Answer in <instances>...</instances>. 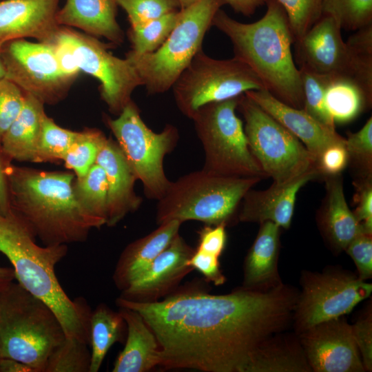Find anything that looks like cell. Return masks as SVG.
Wrapping results in <instances>:
<instances>
[{
	"label": "cell",
	"instance_id": "83f0119b",
	"mask_svg": "<svg viewBox=\"0 0 372 372\" xmlns=\"http://www.w3.org/2000/svg\"><path fill=\"white\" fill-rule=\"evenodd\" d=\"M126 335L127 325L118 311H114L103 303L92 311L89 326L90 372L99 371L111 347L116 342L123 343Z\"/></svg>",
	"mask_w": 372,
	"mask_h": 372
},
{
	"label": "cell",
	"instance_id": "74e56055",
	"mask_svg": "<svg viewBox=\"0 0 372 372\" xmlns=\"http://www.w3.org/2000/svg\"><path fill=\"white\" fill-rule=\"evenodd\" d=\"M87 344L66 337L49 357L44 372H90Z\"/></svg>",
	"mask_w": 372,
	"mask_h": 372
},
{
	"label": "cell",
	"instance_id": "db71d44e",
	"mask_svg": "<svg viewBox=\"0 0 372 372\" xmlns=\"http://www.w3.org/2000/svg\"><path fill=\"white\" fill-rule=\"evenodd\" d=\"M14 280L15 273L12 268L0 267V293Z\"/></svg>",
	"mask_w": 372,
	"mask_h": 372
},
{
	"label": "cell",
	"instance_id": "7402d4cb",
	"mask_svg": "<svg viewBox=\"0 0 372 372\" xmlns=\"http://www.w3.org/2000/svg\"><path fill=\"white\" fill-rule=\"evenodd\" d=\"M182 223L172 220L127 245L116 262L113 281L121 291L126 289L149 267L154 259L179 234Z\"/></svg>",
	"mask_w": 372,
	"mask_h": 372
},
{
	"label": "cell",
	"instance_id": "b9f144b4",
	"mask_svg": "<svg viewBox=\"0 0 372 372\" xmlns=\"http://www.w3.org/2000/svg\"><path fill=\"white\" fill-rule=\"evenodd\" d=\"M25 93L6 78L0 79V142L21 111Z\"/></svg>",
	"mask_w": 372,
	"mask_h": 372
},
{
	"label": "cell",
	"instance_id": "484cf974",
	"mask_svg": "<svg viewBox=\"0 0 372 372\" xmlns=\"http://www.w3.org/2000/svg\"><path fill=\"white\" fill-rule=\"evenodd\" d=\"M44 105L34 96L25 94L21 111L0 142L11 161L34 163L43 119L46 114Z\"/></svg>",
	"mask_w": 372,
	"mask_h": 372
},
{
	"label": "cell",
	"instance_id": "ac0fdd59",
	"mask_svg": "<svg viewBox=\"0 0 372 372\" xmlns=\"http://www.w3.org/2000/svg\"><path fill=\"white\" fill-rule=\"evenodd\" d=\"M59 1H0V50L9 41L25 38L52 43L60 27L56 21Z\"/></svg>",
	"mask_w": 372,
	"mask_h": 372
},
{
	"label": "cell",
	"instance_id": "8992f818",
	"mask_svg": "<svg viewBox=\"0 0 372 372\" xmlns=\"http://www.w3.org/2000/svg\"><path fill=\"white\" fill-rule=\"evenodd\" d=\"M261 180L218 176L203 169L187 174L171 181L158 200L156 223L198 220L208 225L227 226L238 220L242 198Z\"/></svg>",
	"mask_w": 372,
	"mask_h": 372
},
{
	"label": "cell",
	"instance_id": "bcb514c9",
	"mask_svg": "<svg viewBox=\"0 0 372 372\" xmlns=\"http://www.w3.org/2000/svg\"><path fill=\"white\" fill-rule=\"evenodd\" d=\"M348 165L345 144L335 145L326 149L318 162V169L322 178L340 174Z\"/></svg>",
	"mask_w": 372,
	"mask_h": 372
},
{
	"label": "cell",
	"instance_id": "7dc6e473",
	"mask_svg": "<svg viewBox=\"0 0 372 372\" xmlns=\"http://www.w3.org/2000/svg\"><path fill=\"white\" fill-rule=\"evenodd\" d=\"M357 347L365 370L372 369V323L371 315L351 325Z\"/></svg>",
	"mask_w": 372,
	"mask_h": 372
},
{
	"label": "cell",
	"instance_id": "ee69618b",
	"mask_svg": "<svg viewBox=\"0 0 372 372\" xmlns=\"http://www.w3.org/2000/svg\"><path fill=\"white\" fill-rule=\"evenodd\" d=\"M353 185L357 206L353 212L364 232L372 235V178L354 179Z\"/></svg>",
	"mask_w": 372,
	"mask_h": 372
},
{
	"label": "cell",
	"instance_id": "f5cc1de1",
	"mask_svg": "<svg viewBox=\"0 0 372 372\" xmlns=\"http://www.w3.org/2000/svg\"><path fill=\"white\" fill-rule=\"evenodd\" d=\"M0 372H34L30 366L13 358H0Z\"/></svg>",
	"mask_w": 372,
	"mask_h": 372
},
{
	"label": "cell",
	"instance_id": "e575fe53",
	"mask_svg": "<svg viewBox=\"0 0 372 372\" xmlns=\"http://www.w3.org/2000/svg\"><path fill=\"white\" fill-rule=\"evenodd\" d=\"M78 132L60 127L45 114L37 147L34 163L63 161Z\"/></svg>",
	"mask_w": 372,
	"mask_h": 372
},
{
	"label": "cell",
	"instance_id": "cb8c5ba5",
	"mask_svg": "<svg viewBox=\"0 0 372 372\" xmlns=\"http://www.w3.org/2000/svg\"><path fill=\"white\" fill-rule=\"evenodd\" d=\"M116 0H66L56 13L59 25L76 28L120 44L123 33L116 21Z\"/></svg>",
	"mask_w": 372,
	"mask_h": 372
},
{
	"label": "cell",
	"instance_id": "ba28073f",
	"mask_svg": "<svg viewBox=\"0 0 372 372\" xmlns=\"http://www.w3.org/2000/svg\"><path fill=\"white\" fill-rule=\"evenodd\" d=\"M239 96L207 103L191 118L205 153L203 169L223 176L267 178L252 154L242 121L236 114Z\"/></svg>",
	"mask_w": 372,
	"mask_h": 372
},
{
	"label": "cell",
	"instance_id": "f1b7e54d",
	"mask_svg": "<svg viewBox=\"0 0 372 372\" xmlns=\"http://www.w3.org/2000/svg\"><path fill=\"white\" fill-rule=\"evenodd\" d=\"M303 349L274 341L266 340L254 354L248 372L310 371Z\"/></svg>",
	"mask_w": 372,
	"mask_h": 372
},
{
	"label": "cell",
	"instance_id": "d6986e66",
	"mask_svg": "<svg viewBox=\"0 0 372 372\" xmlns=\"http://www.w3.org/2000/svg\"><path fill=\"white\" fill-rule=\"evenodd\" d=\"M245 94L296 136L318 162L328 147L345 144V138L329 129L303 109L291 107L273 96L266 89L250 90Z\"/></svg>",
	"mask_w": 372,
	"mask_h": 372
},
{
	"label": "cell",
	"instance_id": "6da1fadb",
	"mask_svg": "<svg viewBox=\"0 0 372 372\" xmlns=\"http://www.w3.org/2000/svg\"><path fill=\"white\" fill-rule=\"evenodd\" d=\"M298 296L282 283L216 295L197 280L155 302L119 296L116 304L138 312L152 329L161 368L248 372L258 348L287 325Z\"/></svg>",
	"mask_w": 372,
	"mask_h": 372
},
{
	"label": "cell",
	"instance_id": "3957f363",
	"mask_svg": "<svg viewBox=\"0 0 372 372\" xmlns=\"http://www.w3.org/2000/svg\"><path fill=\"white\" fill-rule=\"evenodd\" d=\"M266 4L265 15L254 23L239 22L219 9L212 25L230 39L234 57L256 74L265 89L285 104L302 109L300 73L291 52L294 38L285 12L276 0Z\"/></svg>",
	"mask_w": 372,
	"mask_h": 372
},
{
	"label": "cell",
	"instance_id": "f546056e",
	"mask_svg": "<svg viewBox=\"0 0 372 372\" xmlns=\"http://www.w3.org/2000/svg\"><path fill=\"white\" fill-rule=\"evenodd\" d=\"M325 104L333 121L353 120L371 106L361 89L347 77H331L325 92Z\"/></svg>",
	"mask_w": 372,
	"mask_h": 372
},
{
	"label": "cell",
	"instance_id": "f907efd6",
	"mask_svg": "<svg viewBox=\"0 0 372 372\" xmlns=\"http://www.w3.org/2000/svg\"><path fill=\"white\" fill-rule=\"evenodd\" d=\"M12 162L0 143V214L2 215H8L12 211L8 176V168Z\"/></svg>",
	"mask_w": 372,
	"mask_h": 372
},
{
	"label": "cell",
	"instance_id": "11a10c76",
	"mask_svg": "<svg viewBox=\"0 0 372 372\" xmlns=\"http://www.w3.org/2000/svg\"><path fill=\"white\" fill-rule=\"evenodd\" d=\"M178 5H179V8L181 9H185L192 5H193L194 3H195L196 2H197L198 0H176Z\"/></svg>",
	"mask_w": 372,
	"mask_h": 372
},
{
	"label": "cell",
	"instance_id": "681fc988",
	"mask_svg": "<svg viewBox=\"0 0 372 372\" xmlns=\"http://www.w3.org/2000/svg\"><path fill=\"white\" fill-rule=\"evenodd\" d=\"M52 43L54 45L56 56L61 70L66 75L76 79L80 70L71 49L65 42L56 37Z\"/></svg>",
	"mask_w": 372,
	"mask_h": 372
},
{
	"label": "cell",
	"instance_id": "9a60e30c",
	"mask_svg": "<svg viewBox=\"0 0 372 372\" xmlns=\"http://www.w3.org/2000/svg\"><path fill=\"white\" fill-rule=\"evenodd\" d=\"M301 344L311 369L316 372L365 371L352 327L340 318L304 331Z\"/></svg>",
	"mask_w": 372,
	"mask_h": 372
},
{
	"label": "cell",
	"instance_id": "e0dca14e",
	"mask_svg": "<svg viewBox=\"0 0 372 372\" xmlns=\"http://www.w3.org/2000/svg\"><path fill=\"white\" fill-rule=\"evenodd\" d=\"M341 30L334 19L322 15L307 34L296 42L300 68L322 76L346 77L349 54Z\"/></svg>",
	"mask_w": 372,
	"mask_h": 372
},
{
	"label": "cell",
	"instance_id": "f6af8a7d",
	"mask_svg": "<svg viewBox=\"0 0 372 372\" xmlns=\"http://www.w3.org/2000/svg\"><path fill=\"white\" fill-rule=\"evenodd\" d=\"M188 263L194 269L198 271L206 281L216 286L225 283L226 278L220 268L219 257L196 248Z\"/></svg>",
	"mask_w": 372,
	"mask_h": 372
},
{
	"label": "cell",
	"instance_id": "9c48e42d",
	"mask_svg": "<svg viewBox=\"0 0 372 372\" xmlns=\"http://www.w3.org/2000/svg\"><path fill=\"white\" fill-rule=\"evenodd\" d=\"M237 109L245 120L250 150L273 183L285 184L308 174L320 177L315 157L304 145L245 94Z\"/></svg>",
	"mask_w": 372,
	"mask_h": 372
},
{
	"label": "cell",
	"instance_id": "d4e9b609",
	"mask_svg": "<svg viewBox=\"0 0 372 372\" xmlns=\"http://www.w3.org/2000/svg\"><path fill=\"white\" fill-rule=\"evenodd\" d=\"M127 325L123 349L114 361L113 372H147L159 366L160 347L157 339L136 311L118 307Z\"/></svg>",
	"mask_w": 372,
	"mask_h": 372
},
{
	"label": "cell",
	"instance_id": "7bdbcfd3",
	"mask_svg": "<svg viewBox=\"0 0 372 372\" xmlns=\"http://www.w3.org/2000/svg\"><path fill=\"white\" fill-rule=\"evenodd\" d=\"M354 261L358 277L366 280L372 276V238L371 234L362 233L357 236L345 249Z\"/></svg>",
	"mask_w": 372,
	"mask_h": 372
},
{
	"label": "cell",
	"instance_id": "d6a6232c",
	"mask_svg": "<svg viewBox=\"0 0 372 372\" xmlns=\"http://www.w3.org/2000/svg\"><path fill=\"white\" fill-rule=\"evenodd\" d=\"M179 10L146 23L130 27L129 37L132 54L141 55L155 52L166 40L178 21Z\"/></svg>",
	"mask_w": 372,
	"mask_h": 372
},
{
	"label": "cell",
	"instance_id": "2e32d148",
	"mask_svg": "<svg viewBox=\"0 0 372 372\" xmlns=\"http://www.w3.org/2000/svg\"><path fill=\"white\" fill-rule=\"evenodd\" d=\"M195 249L178 234L147 269L120 297L137 302H155L172 292L193 270L188 263Z\"/></svg>",
	"mask_w": 372,
	"mask_h": 372
},
{
	"label": "cell",
	"instance_id": "52a82bcc",
	"mask_svg": "<svg viewBox=\"0 0 372 372\" xmlns=\"http://www.w3.org/2000/svg\"><path fill=\"white\" fill-rule=\"evenodd\" d=\"M224 4L223 0H198L179 10L175 27L155 52L141 55L130 52L126 54L149 94L164 93L172 88L202 49L205 35Z\"/></svg>",
	"mask_w": 372,
	"mask_h": 372
},
{
	"label": "cell",
	"instance_id": "ab89813d",
	"mask_svg": "<svg viewBox=\"0 0 372 372\" xmlns=\"http://www.w3.org/2000/svg\"><path fill=\"white\" fill-rule=\"evenodd\" d=\"M285 12L294 41H300L322 16L323 0H276Z\"/></svg>",
	"mask_w": 372,
	"mask_h": 372
},
{
	"label": "cell",
	"instance_id": "4fadbf2b",
	"mask_svg": "<svg viewBox=\"0 0 372 372\" xmlns=\"http://www.w3.org/2000/svg\"><path fill=\"white\" fill-rule=\"evenodd\" d=\"M5 78L44 104L59 103L74 79L61 70L52 43L9 41L1 48Z\"/></svg>",
	"mask_w": 372,
	"mask_h": 372
},
{
	"label": "cell",
	"instance_id": "44dd1931",
	"mask_svg": "<svg viewBox=\"0 0 372 372\" xmlns=\"http://www.w3.org/2000/svg\"><path fill=\"white\" fill-rule=\"evenodd\" d=\"M320 177L311 173L285 184H273L265 190L250 189L242 198L238 220L246 223L271 221L280 228L291 223L297 194L309 181Z\"/></svg>",
	"mask_w": 372,
	"mask_h": 372
},
{
	"label": "cell",
	"instance_id": "60d3db41",
	"mask_svg": "<svg viewBox=\"0 0 372 372\" xmlns=\"http://www.w3.org/2000/svg\"><path fill=\"white\" fill-rule=\"evenodd\" d=\"M126 12L130 27L143 24L178 10L176 0H116Z\"/></svg>",
	"mask_w": 372,
	"mask_h": 372
},
{
	"label": "cell",
	"instance_id": "30bf717a",
	"mask_svg": "<svg viewBox=\"0 0 372 372\" xmlns=\"http://www.w3.org/2000/svg\"><path fill=\"white\" fill-rule=\"evenodd\" d=\"M105 120L137 180L142 183L145 196L158 200L171 183L163 163L176 146L177 128L167 124L161 132H154L145 123L132 100L117 118L106 116Z\"/></svg>",
	"mask_w": 372,
	"mask_h": 372
},
{
	"label": "cell",
	"instance_id": "8fae6325",
	"mask_svg": "<svg viewBox=\"0 0 372 372\" xmlns=\"http://www.w3.org/2000/svg\"><path fill=\"white\" fill-rule=\"evenodd\" d=\"M256 74L236 57L215 59L201 49L172 87L175 103L191 119L202 106L263 89Z\"/></svg>",
	"mask_w": 372,
	"mask_h": 372
},
{
	"label": "cell",
	"instance_id": "603a6c76",
	"mask_svg": "<svg viewBox=\"0 0 372 372\" xmlns=\"http://www.w3.org/2000/svg\"><path fill=\"white\" fill-rule=\"evenodd\" d=\"M322 178L325 181V195L318 214L319 225L334 248L345 250L357 236L365 232L347 205L341 174Z\"/></svg>",
	"mask_w": 372,
	"mask_h": 372
},
{
	"label": "cell",
	"instance_id": "f35d334b",
	"mask_svg": "<svg viewBox=\"0 0 372 372\" xmlns=\"http://www.w3.org/2000/svg\"><path fill=\"white\" fill-rule=\"evenodd\" d=\"M348 165L354 179L372 178V118L358 132L348 133L345 139Z\"/></svg>",
	"mask_w": 372,
	"mask_h": 372
},
{
	"label": "cell",
	"instance_id": "d590c367",
	"mask_svg": "<svg viewBox=\"0 0 372 372\" xmlns=\"http://www.w3.org/2000/svg\"><path fill=\"white\" fill-rule=\"evenodd\" d=\"M304 96L303 110L317 121L335 130V122L325 104V92L331 77L300 68Z\"/></svg>",
	"mask_w": 372,
	"mask_h": 372
},
{
	"label": "cell",
	"instance_id": "ffe728a7",
	"mask_svg": "<svg viewBox=\"0 0 372 372\" xmlns=\"http://www.w3.org/2000/svg\"><path fill=\"white\" fill-rule=\"evenodd\" d=\"M96 163L104 169L107 182L106 225L114 227L141 204L134 191L137 178L118 143L110 138L105 139Z\"/></svg>",
	"mask_w": 372,
	"mask_h": 372
},
{
	"label": "cell",
	"instance_id": "4dcf8cb0",
	"mask_svg": "<svg viewBox=\"0 0 372 372\" xmlns=\"http://www.w3.org/2000/svg\"><path fill=\"white\" fill-rule=\"evenodd\" d=\"M349 54L347 78L372 102V25L359 29L346 42Z\"/></svg>",
	"mask_w": 372,
	"mask_h": 372
},
{
	"label": "cell",
	"instance_id": "8d00e7d4",
	"mask_svg": "<svg viewBox=\"0 0 372 372\" xmlns=\"http://www.w3.org/2000/svg\"><path fill=\"white\" fill-rule=\"evenodd\" d=\"M322 15L331 17L342 29L358 30L371 24L372 0H323Z\"/></svg>",
	"mask_w": 372,
	"mask_h": 372
},
{
	"label": "cell",
	"instance_id": "4316f807",
	"mask_svg": "<svg viewBox=\"0 0 372 372\" xmlns=\"http://www.w3.org/2000/svg\"><path fill=\"white\" fill-rule=\"evenodd\" d=\"M280 227L271 221L260 223L257 236L244 264L243 287L259 289L264 285L276 286Z\"/></svg>",
	"mask_w": 372,
	"mask_h": 372
},
{
	"label": "cell",
	"instance_id": "836d02e7",
	"mask_svg": "<svg viewBox=\"0 0 372 372\" xmlns=\"http://www.w3.org/2000/svg\"><path fill=\"white\" fill-rule=\"evenodd\" d=\"M107 137L99 129L85 128L78 134L69 149L63 162L76 178L84 176L96 163V158Z\"/></svg>",
	"mask_w": 372,
	"mask_h": 372
},
{
	"label": "cell",
	"instance_id": "9f6ffc18",
	"mask_svg": "<svg viewBox=\"0 0 372 372\" xmlns=\"http://www.w3.org/2000/svg\"><path fill=\"white\" fill-rule=\"evenodd\" d=\"M6 72L5 68L3 64V61L1 56V50H0V79L5 78Z\"/></svg>",
	"mask_w": 372,
	"mask_h": 372
},
{
	"label": "cell",
	"instance_id": "277c9868",
	"mask_svg": "<svg viewBox=\"0 0 372 372\" xmlns=\"http://www.w3.org/2000/svg\"><path fill=\"white\" fill-rule=\"evenodd\" d=\"M25 223L13 211L0 214V252L13 267L18 282L43 300L60 320L65 335L87 344L92 310L83 298L71 299L55 273L68 245L41 247Z\"/></svg>",
	"mask_w": 372,
	"mask_h": 372
},
{
	"label": "cell",
	"instance_id": "5bb4252c",
	"mask_svg": "<svg viewBox=\"0 0 372 372\" xmlns=\"http://www.w3.org/2000/svg\"><path fill=\"white\" fill-rule=\"evenodd\" d=\"M302 282L294 311L302 331L349 313L372 291L371 283L341 272L307 273Z\"/></svg>",
	"mask_w": 372,
	"mask_h": 372
},
{
	"label": "cell",
	"instance_id": "1f68e13d",
	"mask_svg": "<svg viewBox=\"0 0 372 372\" xmlns=\"http://www.w3.org/2000/svg\"><path fill=\"white\" fill-rule=\"evenodd\" d=\"M73 189L81 208L89 216L106 225L107 182L103 167L95 163L84 176L76 177Z\"/></svg>",
	"mask_w": 372,
	"mask_h": 372
},
{
	"label": "cell",
	"instance_id": "5b68a950",
	"mask_svg": "<svg viewBox=\"0 0 372 372\" xmlns=\"http://www.w3.org/2000/svg\"><path fill=\"white\" fill-rule=\"evenodd\" d=\"M65 338L50 307L19 282L0 293V358L44 372L49 357Z\"/></svg>",
	"mask_w": 372,
	"mask_h": 372
},
{
	"label": "cell",
	"instance_id": "c3c4849f",
	"mask_svg": "<svg viewBox=\"0 0 372 372\" xmlns=\"http://www.w3.org/2000/svg\"><path fill=\"white\" fill-rule=\"evenodd\" d=\"M224 225L211 227L207 225L199 231V242L197 249L220 257L223 253L227 240Z\"/></svg>",
	"mask_w": 372,
	"mask_h": 372
},
{
	"label": "cell",
	"instance_id": "816d5d0a",
	"mask_svg": "<svg viewBox=\"0 0 372 372\" xmlns=\"http://www.w3.org/2000/svg\"><path fill=\"white\" fill-rule=\"evenodd\" d=\"M225 3L229 4L231 8L238 13L245 16L254 14L256 9L265 4L267 0H223Z\"/></svg>",
	"mask_w": 372,
	"mask_h": 372
},
{
	"label": "cell",
	"instance_id": "7a4b0ae2",
	"mask_svg": "<svg viewBox=\"0 0 372 372\" xmlns=\"http://www.w3.org/2000/svg\"><path fill=\"white\" fill-rule=\"evenodd\" d=\"M12 210L45 246L85 242L104 225L78 203L71 172L44 171L12 163L8 168Z\"/></svg>",
	"mask_w": 372,
	"mask_h": 372
},
{
	"label": "cell",
	"instance_id": "7c38bea8",
	"mask_svg": "<svg viewBox=\"0 0 372 372\" xmlns=\"http://www.w3.org/2000/svg\"><path fill=\"white\" fill-rule=\"evenodd\" d=\"M56 37L71 49L80 70L100 82V93L110 112L118 115L143 85L136 69L125 58L114 56L95 37L60 25Z\"/></svg>",
	"mask_w": 372,
	"mask_h": 372
}]
</instances>
